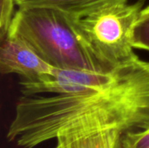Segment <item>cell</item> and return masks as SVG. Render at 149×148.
I'll return each instance as SVG.
<instances>
[{
    "label": "cell",
    "mask_w": 149,
    "mask_h": 148,
    "mask_svg": "<svg viewBox=\"0 0 149 148\" xmlns=\"http://www.w3.org/2000/svg\"><path fill=\"white\" fill-rule=\"evenodd\" d=\"M6 137L35 148L66 133L149 128V62L135 58L110 72L54 69L19 82Z\"/></svg>",
    "instance_id": "6da1fadb"
},
{
    "label": "cell",
    "mask_w": 149,
    "mask_h": 148,
    "mask_svg": "<svg viewBox=\"0 0 149 148\" xmlns=\"http://www.w3.org/2000/svg\"><path fill=\"white\" fill-rule=\"evenodd\" d=\"M10 30L55 69L105 72L89 53L69 16L48 7L18 8Z\"/></svg>",
    "instance_id": "7a4b0ae2"
},
{
    "label": "cell",
    "mask_w": 149,
    "mask_h": 148,
    "mask_svg": "<svg viewBox=\"0 0 149 148\" xmlns=\"http://www.w3.org/2000/svg\"><path fill=\"white\" fill-rule=\"evenodd\" d=\"M143 5V0L133 3L125 1L84 17L69 16L80 40L103 71L110 72L138 57L133 33Z\"/></svg>",
    "instance_id": "3957f363"
},
{
    "label": "cell",
    "mask_w": 149,
    "mask_h": 148,
    "mask_svg": "<svg viewBox=\"0 0 149 148\" xmlns=\"http://www.w3.org/2000/svg\"><path fill=\"white\" fill-rule=\"evenodd\" d=\"M0 72L17 74L22 79L33 80L52 73L55 68L47 64L17 33L8 29L0 34Z\"/></svg>",
    "instance_id": "277c9868"
},
{
    "label": "cell",
    "mask_w": 149,
    "mask_h": 148,
    "mask_svg": "<svg viewBox=\"0 0 149 148\" xmlns=\"http://www.w3.org/2000/svg\"><path fill=\"white\" fill-rule=\"evenodd\" d=\"M123 132L111 128L89 133H66L58 136L54 148H124Z\"/></svg>",
    "instance_id": "5b68a950"
},
{
    "label": "cell",
    "mask_w": 149,
    "mask_h": 148,
    "mask_svg": "<svg viewBox=\"0 0 149 148\" xmlns=\"http://www.w3.org/2000/svg\"><path fill=\"white\" fill-rule=\"evenodd\" d=\"M125 1L127 0H15V4L18 8H52L60 10L68 16L79 17L106 6Z\"/></svg>",
    "instance_id": "8992f818"
},
{
    "label": "cell",
    "mask_w": 149,
    "mask_h": 148,
    "mask_svg": "<svg viewBox=\"0 0 149 148\" xmlns=\"http://www.w3.org/2000/svg\"><path fill=\"white\" fill-rule=\"evenodd\" d=\"M133 45L135 49L149 51V5L143 8L134 28Z\"/></svg>",
    "instance_id": "52a82bcc"
},
{
    "label": "cell",
    "mask_w": 149,
    "mask_h": 148,
    "mask_svg": "<svg viewBox=\"0 0 149 148\" xmlns=\"http://www.w3.org/2000/svg\"><path fill=\"white\" fill-rule=\"evenodd\" d=\"M122 143L124 148H149V128L123 133Z\"/></svg>",
    "instance_id": "ba28073f"
},
{
    "label": "cell",
    "mask_w": 149,
    "mask_h": 148,
    "mask_svg": "<svg viewBox=\"0 0 149 148\" xmlns=\"http://www.w3.org/2000/svg\"><path fill=\"white\" fill-rule=\"evenodd\" d=\"M15 5L14 0H0V34L8 30L15 13Z\"/></svg>",
    "instance_id": "9c48e42d"
},
{
    "label": "cell",
    "mask_w": 149,
    "mask_h": 148,
    "mask_svg": "<svg viewBox=\"0 0 149 148\" xmlns=\"http://www.w3.org/2000/svg\"><path fill=\"white\" fill-rule=\"evenodd\" d=\"M14 1H15V0H14Z\"/></svg>",
    "instance_id": "30bf717a"
}]
</instances>
